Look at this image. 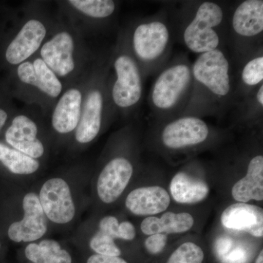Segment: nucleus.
<instances>
[{"label":"nucleus","instance_id":"obj_7","mask_svg":"<svg viewBox=\"0 0 263 263\" xmlns=\"http://www.w3.org/2000/svg\"><path fill=\"white\" fill-rule=\"evenodd\" d=\"M40 202L47 219L65 224L73 219L76 206L70 186L65 180L53 178L43 183L40 191Z\"/></svg>","mask_w":263,"mask_h":263},{"label":"nucleus","instance_id":"obj_15","mask_svg":"<svg viewBox=\"0 0 263 263\" xmlns=\"http://www.w3.org/2000/svg\"><path fill=\"white\" fill-rule=\"evenodd\" d=\"M221 222L228 229L245 231L257 238L263 236V211L255 205L232 204L221 214Z\"/></svg>","mask_w":263,"mask_h":263},{"label":"nucleus","instance_id":"obj_6","mask_svg":"<svg viewBox=\"0 0 263 263\" xmlns=\"http://www.w3.org/2000/svg\"><path fill=\"white\" fill-rule=\"evenodd\" d=\"M210 129L201 118L183 115L165 123L160 133V141L170 150H182L205 143Z\"/></svg>","mask_w":263,"mask_h":263},{"label":"nucleus","instance_id":"obj_22","mask_svg":"<svg viewBox=\"0 0 263 263\" xmlns=\"http://www.w3.org/2000/svg\"><path fill=\"white\" fill-rule=\"evenodd\" d=\"M25 256L32 263H72L70 253L52 239L29 243L26 247Z\"/></svg>","mask_w":263,"mask_h":263},{"label":"nucleus","instance_id":"obj_11","mask_svg":"<svg viewBox=\"0 0 263 263\" xmlns=\"http://www.w3.org/2000/svg\"><path fill=\"white\" fill-rule=\"evenodd\" d=\"M75 43L70 32L55 34L41 48V58L59 77H66L76 68Z\"/></svg>","mask_w":263,"mask_h":263},{"label":"nucleus","instance_id":"obj_32","mask_svg":"<svg viewBox=\"0 0 263 263\" xmlns=\"http://www.w3.org/2000/svg\"><path fill=\"white\" fill-rule=\"evenodd\" d=\"M232 246V241L229 238H222L219 240L217 243V251L220 255L226 254L229 251L230 247Z\"/></svg>","mask_w":263,"mask_h":263},{"label":"nucleus","instance_id":"obj_17","mask_svg":"<svg viewBox=\"0 0 263 263\" xmlns=\"http://www.w3.org/2000/svg\"><path fill=\"white\" fill-rule=\"evenodd\" d=\"M171 201L168 193L162 186H142L129 193L125 205L135 215L153 216L167 210Z\"/></svg>","mask_w":263,"mask_h":263},{"label":"nucleus","instance_id":"obj_28","mask_svg":"<svg viewBox=\"0 0 263 263\" xmlns=\"http://www.w3.org/2000/svg\"><path fill=\"white\" fill-rule=\"evenodd\" d=\"M167 243V235L165 234H154L148 235L145 240V247L151 254H158L163 251Z\"/></svg>","mask_w":263,"mask_h":263},{"label":"nucleus","instance_id":"obj_30","mask_svg":"<svg viewBox=\"0 0 263 263\" xmlns=\"http://www.w3.org/2000/svg\"><path fill=\"white\" fill-rule=\"evenodd\" d=\"M136 236V230L130 221H124L119 226V238L125 240H132Z\"/></svg>","mask_w":263,"mask_h":263},{"label":"nucleus","instance_id":"obj_27","mask_svg":"<svg viewBox=\"0 0 263 263\" xmlns=\"http://www.w3.org/2000/svg\"><path fill=\"white\" fill-rule=\"evenodd\" d=\"M114 240L113 237L99 230L90 240L89 247L97 254L119 257L122 252Z\"/></svg>","mask_w":263,"mask_h":263},{"label":"nucleus","instance_id":"obj_25","mask_svg":"<svg viewBox=\"0 0 263 263\" xmlns=\"http://www.w3.org/2000/svg\"><path fill=\"white\" fill-rule=\"evenodd\" d=\"M68 3L86 16L92 18H108L116 10L115 2L112 0H70Z\"/></svg>","mask_w":263,"mask_h":263},{"label":"nucleus","instance_id":"obj_8","mask_svg":"<svg viewBox=\"0 0 263 263\" xmlns=\"http://www.w3.org/2000/svg\"><path fill=\"white\" fill-rule=\"evenodd\" d=\"M232 35L235 47L241 49L243 44H251L260 38L263 32L262 0H246L233 10L230 19Z\"/></svg>","mask_w":263,"mask_h":263},{"label":"nucleus","instance_id":"obj_5","mask_svg":"<svg viewBox=\"0 0 263 263\" xmlns=\"http://www.w3.org/2000/svg\"><path fill=\"white\" fill-rule=\"evenodd\" d=\"M116 80L111 89L114 103L121 109L136 108L143 96V76L131 51L117 53L114 60Z\"/></svg>","mask_w":263,"mask_h":263},{"label":"nucleus","instance_id":"obj_4","mask_svg":"<svg viewBox=\"0 0 263 263\" xmlns=\"http://www.w3.org/2000/svg\"><path fill=\"white\" fill-rule=\"evenodd\" d=\"M226 10L215 2H202L183 29V43L189 51L201 54L221 49V29L226 24Z\"/></svg>","mask_w":263,"mask_h":263},{"label":"nucleus","instance_id":"obj_24","mask_svg":"<svg viewBox=\"0 0 263 263\" xmlns=\"http://www.w3.org/2000/svg\"><path fill=\"white\" fill-rule=\"evenodd\" d=\"M0 162L10 172L16 175L32 174L40 167L39 162L36 159L2 143H0Z\"/></svg>","mask_w":263,"mask_h":263},{"label":"nucleus","instance_id":"obj_18","mask_svg":"<svg viewBox=\"0 0 263 263\" xmlns=\"http://www.w3.org/2000/svg\"><path fill=\"white\" fill-rule=\"evenodd\" d=\"M83 95L79 89L71 88L65 91L57 103L52 114L53 129L60 134L76 130L80 120Z\"/></svg>","mask_w":263,"mask_h":263},{"label":"nucleus","instance_id":"obj_21","mask_svg":"<svg viewBox=\"0 0 263 263\" xmlns=\"http://www.w3.org/2000/svg\"><path fill=\"white\" fill-rule=\"evenodd\" d=\"M170 190L175 201L181 204L201 202L209 193L206 183L183 172L175 175L171 180Z\"/></svg>","mask_w":263,"mask_h":263},{"label":"nucleus","instance_id":"obj_13","mask_svg":"<svg viewBox=\"0 0 263 263\" xmlns=\"http://www.w3.org/2000/svg\"><path fill=\"white\" fill-rule=\"evenodd\" d=\"M104 103L105 98L101 86H96L88 91L76 129V139L79 143H89L98 136L103 122Z\"/></svg>","mask_w":263,"mask_h":263},{"label":"nucleus","instance_id":"obj_9","mask_svg":"<svg viewBox=\"0 0 263 263\" xmlns=\"http://www.w3.org/2000/svg\"><path fill=\"white\" fill-rule=\"evenodd\" d=\"M24 217L8 228L10 239L16 243L40 239L48 230V219L43 212L38 195L27 193L23 199Z\"/></svg>","mask_w":263,"mask_h":263},{"label":"nucleus","instance_id":"obj_3","mask_svg":"<svg viewBox=\"0 0 263 263\" xmlns=\"http://www.w3.org/2000/svg\"><path fill=\"white\" fill-rule=\"evenodd\" d=\"M173 34L167 21L153 17L137 24L130 40V51L143 76L157 72L169 57Z\"/></svg>","mask_w":263,"mask_h":263},{"label":"nucleus","instance_id":"obj_29","mask_svg":"<svg viewBox=\"0 0 263 263\" xmlns=\"http://www.w3.org/2000/svg\"><path fill=\"white\" fill-rule=\"evenodd\" d=\"M119 221L114 216H105L99 223L100 231L110 235L114 239L119 238Z\"/></svg>","mask_w":263,"mask_h":263},{"label":"nucleus","instance_id":"obj_34","mask_svg":"<svg viewBox=\"0 0 263 263\" xmlns=\"http://www.w3.org/2000/svg\"><path fill=\"white\" fill-rule=\"evenodd\" d=\"M7 120H8V114L3 109L0 108V132L4 127Z\"/></svg>","mask_w":263,"mask_h":263},{"label":"nucleus","instance_id":"obj_33","mask_svg":"<svg viewBox=\"0 0 263 263\" xmlns=\"http://www.w3.org/2000/svg\"><path fill=\"white\" fill-rule=\"evenodd\" d=\"M245 257V253L241 249H236V250L233 251L229 255L227 256L226 259L228 262L235 263L242 260Z\"/></svg>","mask_w":263,"mask_h":263},{"label":"nucleus","instance_id":"obj_14","mask_svg":"<svg viewBox=\"0 0 263 263\" xmlns=\"http://www.w3.org/2000/svg\"><path fill=\"white\" fill-rule=\"evenodd\" d=\"M37 133V124L32 119L26 115H18L7 129L5 140L12 148L37 160L45 152Z\"/></svg>","mask_w":263,"mask_h":263},{"label":"nucleus","instance_id":"obj_2","mask_svg":"<svg viewBox=\"0 0 263 263\" xmlns=\"http://www.w3.org/2000/svg\"><path fill=\"white\" fill-rule=\"evenodd\" d=\"M193 88L192 65L184 57L176 59L157 76L148 95L152 115L166 122L183 115Z\"/></svg>","mask_w":263,"mask_h":263},{"label":"nucleus","instance_id":"obj_16","mask_svg":"<svg viewBox=\"0 0 263 263\" xmlns=\"http://www.w3.org/2000/svg\"><path fill=\"white\" fill-rule=\"evenodd\" d=\"M17 75L22 83L37 88L50 98H56L62 93L61 81L41 57L32 62L26 61L20 64Z\"/></svg>","mask_w":263,"mask_h":263},{"label":"nucleus","instance_id":"obj_10","mask_svg":"<svg viewBox=\"0 0 263 263\" xmlns=\"http://www.w3.org/2000/svg\"><path fill=\"white\" fill-rule=\"evenodd\" d=\"M133 174V166L125 157H117L109 161L99 175L97 190L104 203L117 201L124 193Z\"/></svg>","mask_w":263,"mask_h":263},{"label":"nucleus","instance_id":"obj_31","mask_svg":"<svg viewBox=\"0 0 263 263\" xmlns=\"http://www.w3.org/2000/svg\"><path fill=\"white\" fill-rule=\"evenodd\" d=\"M86 263H128L120 257H114V256L100 255V254H93L88 259Z\"/></svg>","mask_w":263,"mask_h":263},{"label":"nucleus","instance_id":"obj_26","mask_svg":"<svg viewBox=\"0 0 263 263\" xmlns=\"http://www.w3.org/2000/svg\"><path fill=\"white\" fill-rule=\"evenodd\" d=\"M202 249L193 242H186L173 252L166 263H202Z\"/></svg>","mask_w":263,"mask_h":263},{"label":"nucleus","instance_id":"obj_19","mask_svg":"<svg viewBox=\"0 0 263 263\" xmlns=\"http://www.w3.org/2000/svg\"><path fill=\"white\" fill-rule=\"evenodd\" d=\"M232 196L239 202L263 200V156H254L249 161L247 175L235 183Z\"/></svg>","mask_w":263,"mask_h":263},{"label":"nucleus","instance_id":"obj_20","mask_svg":"<svg viewBox=\"0 0 263 263\" xmlns=\"http://www.w3.org/2000/svg\"><path fill=\"white\" fill-rule=\"evenodd\" d=\"M195 219L189 213L165 212L160 218L148 216L141 222V229L144 235L176 234L191 230Z\"/></svg>","mask_w":263,"mask_h":263},{"label":"nucleus","instance_id":"obj_12","mask_svg":"<svg viewBox=\"0 0 263 263\" xmlns=\"http://www.w3.org/2000/svg\"><path fill=\"white\" fill-rule=\"evenodd\" d=\"M46 35L47 29L41 21L29 19L7 48V61L13 65L27 61L41 48Z\"/></svg>","mask_w":263,"mask_h":263},{"label":"nucleus","instance_id":"obj_1","mask_svg":"<svg viewBox=\"0 0 263 263\" xmlns=\"http://www.w3.org/2000/svg\"><path fill=\"white\" fill-rule=\"evenodd\" d=\"M193 88L183 115H221L235 103V90L228 56L221 49L199 54L192 65Z\"/></svg>","mask_w":263,"mask_h":263},{"label":"nucleus","instance_id":"obj_35","mask_svg":"<svg viewBox=\"0 0 263 263\" xmlns=\"http://www.w3.org/2000/svg\"><path fill=\"white\" fill-rule=\"evenodd\" d=\"M255 263H263V251H261L259 254L258 257L256 259Z\"/></svg>","mask_w":263,"mask_h":263},{"label":"nucleus","instance_id":"obj_23","mask_svg":"<svg viewBox=\"0 0 263 263\" xmlns=\"http://www.w3.org/2000/svg\"><path fill=\"white\" fill-rule=\"evenodd\" d=\"M262 82L263 56L258 51L249 57L240 70L239 86L235 89V100L237 95L245 98L251 96Z\"/></svg>","mask_w":263,"mask_h":263}]
</instances>
